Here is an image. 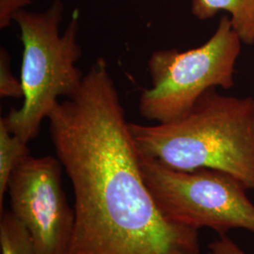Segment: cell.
<instances>
[{
    "mask_svg": "<svg viewBox=\"0 0 254 254\" xmlns=\"http://www.w3.org/2000/svg\"><path fill=\"white\" fill-rule=\"evenodd\" d=\"M47 120L73 187L68 254H200L199 230L167 218L143 179L126 111L104 58Z\"/></svg>",
    "mask_w": 254,
    "mask_h": 254,
    "instance_id": "1",
    "label": "cell"
},
{
    "mask_svg": "<svg viewBox=\"0 0 254 254\" xmlns=\"http://www.w3.org/2000/svg\"><path fill=\"white\" fill-rule=\"evenodd\" d=\"M136 150L176 171L214 170L254 191V99L206 91L184 117L167 124L129 123Z\"/></svg>",
    "mask_w": 254,
    "mask_h": 254,
    "instance_id": "2",
    "label": "cell"
},
{
    "mask_svg": "<svg viewBox=\"0 0 254 254\" xmlns=\"http://www.w3.org/2000/svg\"><path fill=\"white\" fill-rule=\"evenodd\" d=\"M64 5L54 0L44 11H18L13 21L24 46L21 82L23 105L2 117L9 131L29 142L61 98H72L81 89L84 75L76 63L81 58L78 41L79 12L75 10L64 33L60 26Z\"/></svg>",
    "mask_w": 254,
    "mask_h": 254,
    "instance_id": "3",
    "label": "cell"
},
{
    "mask_svg": "<svg viewBox=\"0 0 254 254\" xmlns=\"http://www.w3.org/2000/svg\"><path fill=\"white\" fill-rule=\"evenodd\" d=\"M241 43L230 17L224 15L214 34L199 47L153 52L147 63L151 87L138 100L141 117L156 124L171 123L187 115L209 90L233 88Z\"/></svg>",
    "mask_w": 254,
    "mask_h": 254,
    "instance_id": "4",
    "label": "cell"
},
{
    "mask_svg": "<svg viewBox=\"0 0 254 254\" xmlns=\"http://www.w3.org/2000/svg\"><path fill=\"white\" fill-rule=\"evenodd\" d=\"M138 154L146 186L169 219L218 235L233 229L254 234V203L241 182L214 170L176 171Z\"/></svg>",
    "mask_w": 254,
    "mask_h": 254,
    "instance_id": "5",
    "label": "cell"
},
{
    "mask_svg": "<svg viewBox=\"0 0 254 254\" xmlns=\"http://www.w3.org/2000/svg\"><path fill=\"white\" fill-rule=\"evenodd\" d=\"M63 165L52 155H28L13 171L10 212L27 229L37 254H68L75 213L62 186Z\"/></svg>",
    "mask_w": 254,
    "mask_h": 254,
    "instance_id": "6",
    "label": "cell"
},
{
    "mask_svg": "<svg viewBox=\"0 0 254 254\" xmlns=\"http://www.w3.org/2000/svg\"><path fill=\"white\" fill-rule=\"evenodd\" d=\"M223 10L230 14V20L242 43H254V0H192V14L200 20L214 17Z\"/></svg>",
    "mask_w": 254,
    "mask_h": 254,
    "instance_id": "7",
    "label": "cell"
},
{
    "mask_svg": "<svg viewBox=\"0 0 254 254\" xmlns=\"http://www.w3.org/2000/svg\"><path fill=\"white\" fill-rule=\"evenodd\" d=\"M28 143L12 134L6 126L5 121L0 119V211L3 212L4 196L8 190L9 178L29 154Z\"/></svg>",
    "mask_w": 254,
    "mask_h": 254,
    "instance_id": "8",
    "label": "cell"
},
{
    "mask_svg": "<svg viewBox=\"0 0 254 254\" xmlns=\"http://www.w3.org/2000/svg\"><path fill=\"white\" fill-rule=\"evenodd\" d=\"M1 254H37L27 229L10 211L1 213Z\"/></svg>",
    "mask_w": 254,
    "mask_h": 254,
    "instance_id": "9",
    "label": "cell"
},
{
    "mask_svg": "<svg viewBox=\"0 0 254 254\" xmlns=\"http://www.w3.org/2000/svg\"><path fill=\"white\" fill-rule=\"evenodd\" d=\"M0 96L2 98H24L22 82L12 73L10 58L4 47L0 49Z\"/></svg>",
    "mask_w": 254,
    "mask_h": 254,
    "instance_id": "10",
    "label": "cell"
},
{
    "mask_svg": "<svg viewBox=\"0 0 254 254\" xmlns=\"http://www.w3.org/2000/svg\"><path fill=\"white\" fill-rule=\"evenodd\" d=\"M33 0H0V28L5 29L13 21L14 15Z\"/></svg>",
    "mask_w": 254,
    "mask_h": 254,
    "instance_id": "11",
    "label": "cell"
},
{
    "mask_svg": "<svg viewBox=\"0 0 254 254\" xmlns=\"http://www.w3.org/2000/svg\"><path fill=\"white\" fill-rule=\"evenodd\" d=\"M207 254H248L227 235H218L210 243Z\"/></svg>",
    "mask_w": 254,
    "mask_h": 254,
    "instance_id": "12",
    "label": "cell"
}]
</instances>
